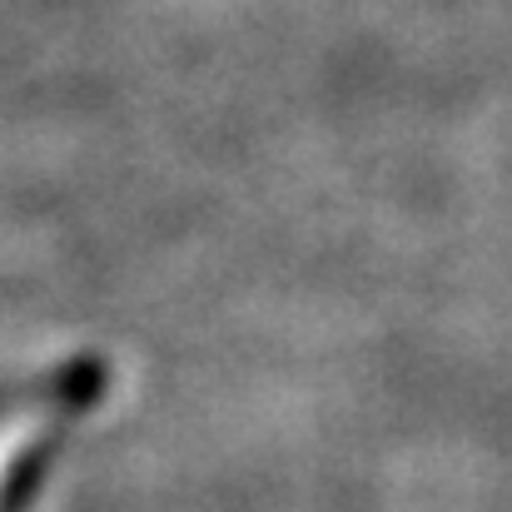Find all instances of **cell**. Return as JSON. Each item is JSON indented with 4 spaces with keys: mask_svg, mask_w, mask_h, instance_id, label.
Instances as JSON below:
<instances>
[{
    "mask_svg": "<svg viewBox=\"0 0 512 512\" xmlns=\"http://www.w3.org/2000/svg\"><path fill=\"white\" fill-rule=\"evenodd\" d=\"M100 388V373L95 363H75V368H60V373H40L10 393H0V503L10 493V483L20 478V468L40 453V443L85 403L95 398Z\"/></svg>",
    "mask_w": 512,
    "mask_h": 512,
    "instance_id": "6da1fadb",
    "label": "cell"
}]
</instances>
